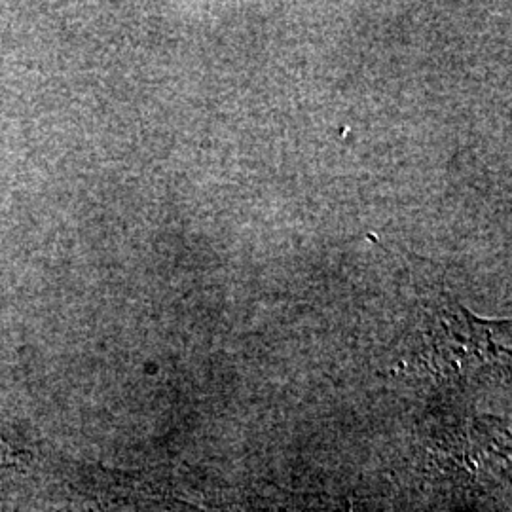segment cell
I'll return each mask as SVG.
<instances>
[{
  "instance_id": "1",
  "label": "cell",
  "mask_w": 512,
  "mask_h": 512,
  "mask_svg": "<svg viewBox=\"0 0 512 512\" xmlns=\"http://www.w3.org/2000/svg\"><path fill=\"white\" fill-rule=\"evenodd\" d=\"M16 465H18V463H16V458H14V456H10L8 448H4V446L0 444V473L10 471V469H14Z\"/></svg>"
}]
</instances>
